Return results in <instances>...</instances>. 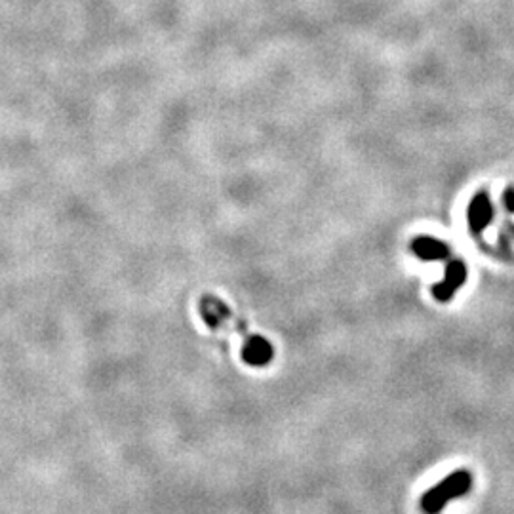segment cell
<instances>
[{
  "instance_id": "1",
  "label": "cell",
  "mask_w": 514,
  "mask_h": 514,
  "mask_svg": "<svg viewBox=\"0 0 514 514\" xmlns=\"http://www.w3.org/2000/svg\"><path fill=\"white\" fill-rule=\"evenodd\" d=\"M472 488V474L469 471H455L447 474L440 484L430 488L427 493L421 497V510L425 514H440L442 508L453 499H459L471 491Z\"/></svg>"
},
{
  "instance_id": "2",
  "label": "cell",
  "mask_w": 514,
  "mask_h": 514,
  "mask_svg": "<svg viewBox=\"0 0 514 514\" xmlns=\"http://www.w3.org/2000/svg\"><path fill=\"white\" fill-rule=\"evenodd\" d=\"M233 324L236 328L239 333H242L244 337V360L251 366H265V364H269L273 360V347H270L269 343L265 341L263 337H257V336H250L248 330L244 328L242 324V320L239 319H233Z\"/></svg>"
},
{
  "instance_id": "3",
  "label": "cell",
  "mask_w": 514,
  "mask_h": 514,
  "mask_svg": "<svg viewBox=\"0 0 514 514\" xmlns=\"http://www.w3.org/2000/svg\"><path fill=\"white\" fill-rule=\"evenodd\" d=\"M467 280V267L463 261H452L447 263L446 273H444V278L442 282L435 284L433 288V295H435L436 301L440 303H447V301L453 299V295L459 292V288L465 284Z\"/></svg>"
},
{
  "instance_id": "4",
  "label": "cell",
  "mask_w": 514,
  "mask_h": 514,
  "mask_svg": "<svg viewBox=\"0 0 514 514\" xmlns=\"http://www.w3.org/2000/svg\"><path fill=\"white\" fill-rule=\"evenodd\" d=\"M491 217H493V208H491L490 196L488 193H478L469 204V212H467V221H469V229L474 234H480L490 225Z\"/></svg>"
},
{
  "instance_id": "5",
  "label": "cell",
  "mask_w": 514,
  "mask_h": 514,
  "mask_svg": "<svg viewBox=\"0 0 514 514\" xmlns=\"http://www.w3.org/2000/svg\"><path fill=\"white\" fill-rule=\"evenodd\" d=\"M411 251L423 261H440L450 256V246L433 236H417L411 242Z\"/></svg>"
},
{
  "instance_id": "6",
  "label": "cell",
  "mask_w": 514,
  "mask_h": 514,
  "mask_svg": "<svg viewBox=\"0 0 514 514\" xmlns=\"http://www.w3.org/2000/svg\"><path fill=\"white\" fill-rule=\"evenodd\" d=\"M503 202H505L508 212H514V189H508L507 193L503 195Z\"/></svg>"
}]
</instances>
